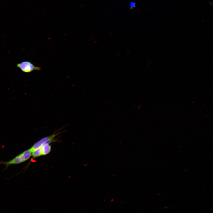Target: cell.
<instances>
[{"instance_id":"obj_1","label":"cell","mask_w":213,"mask_h":213,"mask_svg":"<svg viewBox=\"0 0 213 213\" xmlns=\"http://www.w3.org/2000/svg\"><path fill=\"white\" fill-rule=\"evenodd\" d=\"M31 156L32 152L30 149L24 151L9 161L7 162L0 161V164L5 165L6 168L11 165L19 164L26 161Z\"/></svg>"},{"instance_id":"obj_2","label":"cell","mask_w":213,"mask_h":213,"mask_svg":"<svg viewBox=\"0 0 213 213\" xmlns=\"http://www.w3.org/2000/svg\"><path fill=\"white\" fill-rule=\"evenodd\" d=\"M17 66L25 73H30L34 70H39L41 67L34 65L31 62L27 61H23L17 64Z\"/></svg>"},{"instance_id":"obj_3","label":"cell","mask_w":213,"mask_h":213,"mask_svg":"<svg viewBox=\"0 0 213 213\" xmlns=\"http://www.w3.org/2000/svg\"><path fill=\"white\" fill-rule=\"evenodd\" d=\"M52 135L45 137L35 143L30 149L32 152L35 150L41 147L43 144L51 137Z\"/></svg>"},{"instance_id":"obj_4","label":"cell","mask_w":213,"mask_h":213,"mask_svg":"<svg viewBox=\"0 0 213 213\" xmlns=\"http://www.w3.org/2000/svg\"><path fill=\"white\" fill-rule=\"evenodd\" d=\"M41 155H46L49 154L51 150V147L49 144H43L41 147Z\"/></svg>"},{"instance_id":"obj_5","label":"cell","mask_w":213,"mask_h":213,"mask_svg":"<svg viewBox=\"0 0 213 213\" xmlns=\"http://www.w3.org/2000/svg\"><path fill=\"white\" fill-rule=\"evenodd\" d=\"M130 6L132 8L135 7V3L134 2H132L130 4Z\"/></svg>"}]
</instances>
